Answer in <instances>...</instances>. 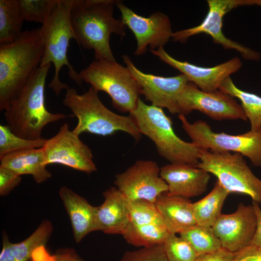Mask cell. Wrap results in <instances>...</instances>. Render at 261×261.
I'll use <instances>...</instances> for the list:
<instances>
[{"mask_svg":"<svg viewBox=\"0 0 261 261\" xmlns=\"http://www.w3.org/2000/svg\"><path fill=\"white\" fill-rule=\"evenodd\" d=\"M160 59L184 74L189 82L205 92L218 90L224 80L237 72L242 63L239 58L234 57L228 61L212 67H203L186 61L175 59L169 55L163 47L150 49Z\"/></svg>","mask_w":261,"mask_h":261,"instance_id":"e0dca14e","label":"cell"},{"mask_svg":"<svg viewBox=\"0 0 261 261\" xmlns=\"http://www.w3.org/2000/svg\"><path fill=\"white\" fill-rule=\"evenodd\" d=\"M163 245L169 261H195L198 256L188 241L175 234L170 233Z\"/></svg>","mask_w":261,"mask_h":261,"instance_id":"1f68e13d","label":"cell"},{"mask_svg":"<svg viewBox=\"0 0 261 261\" xmlns=\"http://www.w3.org/2000/svg\"><path fill=\"white\" fill-rule=\"evenodd\" d=\"M44 52L40 28L23 31L14 42L0 45V110L22 91L40 66Z\"/></svg>","mask_w":261,"mask_h":261,"instance_id":"7a4b0ae2","label":"cell"},{"mask_svg":"<svg viewBox=\"0 0 261 261\" xmlns=\"http://www.w3.org/2000/svg\"><path fill=\"white\" fill-rule=\"evenodd\" d=\"M53 229L50 221L44 220L29 237L17 243L11 242L7 233L3 232L0 261H28L38 247L45 245Z\"/></svg>","mask_w":261,"mask_h":261,"instance_id":"603a6c76","label":"cell"},{"mask_svg":"<svg viewBox=\"0 0 261 261\" xmlns=\"http://www.w3.org/2000/svg\"><path fill=\"white\" fill-rule=\"evenodd\" d=\"M170 234L165 225L150 224L135 226L129 223L122 235L130 245L148 247L163 245Z\"/></svg>","mask_w":261,"mask_h":261,"instance_id":"484cf974","label":"cell"},{"mask_svg":"<svg viewBox=\"0 0 261 261\" xmlns=\"http://www.w3.org/2000/svg\"><path fill=\"white\" fill-rule=\"evenodd\" d=\"M46 139L29 140L21 138L11 130L8 125H0V159L12 152L41 148Z\"/></svg>","mask_w":261,"mask_h":261,"instance_id":"f546056e","label":"cell"},{"mask_svg":"<svg viewBox=\"0 0 261 261\" xmlns=\"http://www.w3.org/2000/svg\"><path fill=\"white\" fill-rule=\"evenodd\" d=\"M102 195L103 202L96 207L98 231L122 235L130 223L128 200L116 187H110Z\"/></svg>","mask_w":261,"mask_h":261,"instance_id":"d6986e66","label":"cell"},{"mask_svg":"<svg viewBox=\"0 0 261 261\" xmlns=\"http://www.w3.org/2000/svg\"><path fill=\"white\" fill-rule=\"evenodd\" d=\"M234 252L224 248L208 253L199 255L195 261H233Z\"/></svg>","mask_w":261,"mask_h":261,"instance_id":"8d00e7d4","label":"cell"},{"mask_svg":"<svg viewBox=\"0 0 261 261\" xmlns=\"http://www.w3.org/2000/svg\"><path fill=\"white\" fill-rule=\"evenodd\" d=\"M32 261H85L72 248H59L55 254L50 255L45 248V246L38 247L33 253Z\"/></svg>","mask_w":261,"mask_h":261,"instance_id":"836d02e7","label":"cell"},{"mask_svg":"<svg viewBox=\"0 0 261 261\" xmlns=\"http://www.w3.org/2000/svg\"><path fill=\"white\" fill-rule=\"evenodd\" d=\"M79 74L82 81L109 95L119 111L130 113L136 108L141 88L127 67L116 61L95 59Z\"/></svg>","mask_w":261,"mask_h":261,"instance_id":"52a82bcc","label":"cell"},{"mask_svg":"<svg viewBox=\"0 0 261 261\" xmlns=\"http://www.w3.org/2000/svg\"><path fill=\"white\" fill-rule=\"evenodd\" d=\"M128 208L129 223L131 225L159 224L165 225L155 203L144 200H128Z\"/></svg>","mask_w":261,"mask_h":261,"instance_id":"f1b7e54d","label":"cell"},{"mask_svg":"<svg viewBox=\"0 0 261 261\" xmlns=\"http://www.w3.org/2000/svg\"><path fill=\"white\" fill-rule=\"evenodd\" d=\"M114 0H74L71 23L76 41L85 49H93L95 59L116 61L109 41L112 34L124 37L126 28L121 19L113 16Z\"/></svg>","mask_w":261,"mask_h":261,"instance_id":"6da1fadb","label":"cell"},{"mask_svg":"<svg viewBox=\"0 0 261 261\" xmlns=\"http://www.w3.org/2000/svg\"><path fill=\"white\" fill-rule=\"evenodd\" d=\"M252 204L254 206L257 217V227L250 244L261 246V209L258 203L252 202Z\"/></svg>","mask_w":261,"mask_h":261,"instance_id":"74e56055","label":"cell"},{"mask_svg":"<svg viewBox=\"0 0 261 261\" xmlns=\"http://www.w3.org/2000/svg\"><path fill=\"white\" fill-rule=\"evenodd\" d=\"M157 163L138 160L125 171L116 175L114 184L130 201L146 200L155 203L168 192V185L160 176Z\"/></svg>","mask_w":261,"mask_h":261,"instance_id":"7c38bea8","label":"cell"},{"mask_svg":"<svg viewBox=\"0 0 261 261\" xmlns=\"http://www.w3.org/2000/svg\"><path fill=\"white\" fill-rule=\"evenodd\" d=\"M124 62L141 88V93L152 105L166 108L172 114H178V97L188 80L183 74L162 77L145 73L139 70L127 55L122 56Z\"/></svg>","mask_w":261,"mask_h":261,"instance_id":"9a60e30c","label":"cell"},{"mask_svg":"<svg viewBox=\"0 0 261 261\" xmlns=\"http://www.w3.org/2000/svg\"><path fill=\"white\" fill-rule=\"evenodd\" d=\"M256 227L253 205L240 203L234 213L221 214L212 228L221 247L235 252L250 244Z\"/></svg>","mask_w":261,"mask_h":261,"instance_id":"2e32d148","label":"cell"},{"mask_svg":"<svg viewBox=\"0 0 261 261\" xmlns=\"http://www.w3.org/2000/svg\"><path fill=\"white\" fill-rule=\"evenodd\" d=\"M195 249L198 256L215 251L221 247L212 227L196 224L179 233Z\"/></svg>","mask_w":261,"mask_h":261,"instance_id":"83f0119b","label":"cell"},{"mask_svg":"<svg viewBox=\"0 0 261 261\" xmlns=\"http://www.w3.org/2000/svg\"><path fill=\"white\" fill-rule=\"evenodd\" d=\"M22 180L21 175L12 170L0 166V195H8Z\"/></svg>","mask_w":261,"mask_h":261,"instance_id":"e575fe53","label":"cell"},{"mask_svg":"<svg viewBox=\"0 0 261 261\" xmlns=\"http://www.w3.org/2000/svg\"><path fill=\"white\" fill-rule=\"evenodd\" d=\"M178 117L191 142L200 148L217 153H238L248 158L254 166H261V128L234 135L215 132L204 121L191 123L184 115L179 114Z\"/></svg>","mask_w":261,"mask_h":261,"instance_id":"9c48e42d","label":"cell"},{"mask_svg":"<svg viewBox=\"0 0 261 261\" xmlns=\"http://www.w3.org/2000/svg\"><path fill=\"white\" fill-rule=\"evenodd\" d=\"M160 176L168 185V193L185 198L203 194L210 175L206 171L187 163H171L160 169Z\"/></svg>","mask_w":261,"mask_h":261,"instance_id":"ac0fdd59","label":"cell"},{"mask_svg":"<svg viewBox=\"0 0 261 261\" xmlns=\"http://www.w3.org/2000/svg\"><path fill=\"white\" fill-rule=\"evenodd\" d=\"M196 166L214 175L230 193L247 195L261 205V180L253 173L242 154L202 149Z\"/></svg>","mask_w":261,"mask_h":261,"instance_id":"ba28073f","label":"cell"},{"mask_svg":"<svg viewBox=\"0 0 261 261\" xmlns=\"http://www.w3.org/2000/svg\"><path fill=\"white\" fill-rule=\"evenodd\" d=\"M208 10L202 22L195 27L173 32L174 41L185 43L192 36L201 33L210 35L214 43L225 49L238 51L246 60L259 61V52L227 38L222 31L223 17L232 9L242 6H261V0H207Z\"/></svg>","mask_w":261,"mask_h":261,"instance_id":"30bf717a","label":"cell"},{"mask_svg":"<svg viewBox=\"0 0 261 261\" xmlns=\"http://www.w3.org/2000/svg\"><path fill=\"white\" fill-rule=\"evenodd\" d=\"M141 134L155 144L159 154L171 163L197 165L201 148L182 140L175 133L173 123L161 108L145 104L140 98L130 113Z\"/></svg>","mask_w":261,"mask_h":261,"instance_id":"5b68a950","label":"cell"},{"mask_svg":"<svg viewBox=\"0 0 261 261\" xmlns=\"http://www.w3.org/2000/svg\"><path fill=\"white\" fill-rule=\"evenodd\" d=\"M58 0H18L24 21L43 24L52 12Z\"/></svg>","mask_w":261,"mask_h":261,"instance_id":"4dcf8cb0","label":"cell"},{"mask_svg":"<svg viewBox=\"0 0 261 261\" xmlns=\"http://www.w3.org/2000/svg\"><path fill=\"white\" fill-rule=\"evenodd\" d=\"M169 232L180 233L196 224L193 203L188 198L165 192L155 203Z\"/></svg>","mask_w":261,"mask_h":261,"instance_id":"44dd1931","label":"cell"},{"mask_svg":"<svg viewBox=\"0 0 261 261\" xmlns=\"http://www.w3.org/2000/svg\"><path fill=\"white\" fill-rule=\"evenodd\" d=\"M177 106L179 114L184 116L197 110L215 120L247 119L233 97L219 90L203 91L189 81L178 97Z\"/></svg>","mask_w":261,"mask_h":261,"instance_id":"8fae6325","label":"cell"},{"mask_svg":"<svg viewBox=\"0 0 261 261\" xmlns=\"http://www.w3.org/2000/svg\"><path fill=\"white\" fill-rule=\"evenodd\" d=\"M115 5L121 12L122 20L135 37V55L144 54L148 46L150 49L163 47L171 38V23L166 14L156 12L145 17L136 14L121 1L116 0Z\"/></svg>","mask_w":261,"mask_h":261,"instance_id":"5bb4252c","label":"cell"},{"mask_svg":"<svg viewBox=\"0 0 261 261\" xmlns=\"http://www.w3.org/2000/svg\"><path fill=\"white\" fill-rule=\"evenodd\" d=\"M24 19L18 0H0V44L11 43L21 35Z\"/></svg>","mask_w":261,"mask_h":261,"instance_id":"d4e9b609","label":"cell"},{"mask_svg":"<svg viewBox=\"0 0 261 261\" xmlns=\"http://www.w3.org/2000/svg\"><path fill=\"white\" fill-rule=\"evenodd\" d=\"M74 0H58L52 12L40 28L44 52L41 66L54 64L55 73L48 86L56 95L70 87L60 81L59 73L63 66L69 69L70 77L77 84L82 83L79 73L69 62L67 53L70 41L76 39L72 28L70 12Z\"/></svg>","mask_w":261,"mask_h":261,"instance_id":"8992f818","label":"cell"},{"mask_svg":"<svg viewBox=\"0 0 261 261\" xmlns=\"http://www.w3.org/2000/svg\"><path fill=\"white\" fill-rule=\"evenodd\" d=\"M59 194L69 217L76 243L89 233L98 231L96 207L66 186L60 188Z\"/></svg>","mask_w":261,"mask_h":261,"instance_id":"ffe728a7","label":"cell"},{"mask_svg":"<svg viewBox=\"0 0 261 261\" xmlns=\"http://www.w3.org/2000/svg\"><path fill=\"white\" fill-rule=\"evenodd\" d=\"M218 90L241 101V106L250 122V130L261 128V97L239 89L230 76L224 80Z\"/></svg>","mask_w":261,"mask_h":261,"instance_id":"4316f807","label":"cell"},{"mask_svg":"<svg viewBox=\"0 0 261 261\" xmlns=\"http://www.w3.org/2000/svg\"><path fill=\"white\" fill-rule=\"evenodd\" d=\"M51 66H40L22 91L4 109L8 126L21 138L42 139V131L46 125L69 116L62 113H52L46 108L45 85Z\"/></svg>","mask_w":261,"mask_h":261,"instance_id":"3957f363","label":"cell"},{"mask_svg":"<svg viewBox=\"0 0 261 261\" xmlns=\"http://www.w3.org/2000/svg\"><path fill=\"white\" fill-rule=\"evenodd\" d=\"M233 261H261V246L249 245L234 252Z\"/></svg>","mask_w":261,"mask_h":261,"instance_id":"d590c367","label":"cell"},{"mask_svg":"<svg viewBox=\"0 0 261 261\" xmlns=\"http://www.w3.org/2000/svg\"><path fill=\"white\" fill-rule=\"evenodd\" d=\"M0 166L20 175L30 174L37 183L44 182L51 176V173L46 168L43 147L12 152L0 158Z\"/></svg>","mask_w":261,"mask_h":261,"instance_id":"7402d4cb","label":"cell"},{"mask_svg":"<svg viewBox=\"0 0 261 261\" xmlns=\"http://www.w3.org/2000/svg\"><path fill=\"white\" fill-rule=\"evenodd\" d=\"M119 261H169L165 254L163 245L143 247L139 250L128 251Z\"/></svg>","mask_w":261,"mask_h":261,"instance_id":"d6a6232c","label":"cell"},{"mask_svg":"<svg viewBox=\"0 0 261 261\" xmlns=\"http://www.w3.org/2000/svg\"><path fill=\"white\" fill-rule=\"evenodd\" d=\"M42 147L47 165L60 164L87 174L97 170L91 149L70 130L67 123L54 136L46 139Z\"/></svg>","mask_w":261,"mask_h":261,"instance_id":"4fadbf2b","label":"cell"},{"mask_svg":"<svg viewBox=\"0 0 261 261\" xmlns=\"http://www.w3.org/2000/svg\"><path fill=\"white\" fill-rule=\"evenodd\" d=\"M62 102L77 118V124L72 130L77 135L88 132L107 136L122 131L136 140L141 137L133 117L130 115H119L109 110L101 101L98 91L91 86L83 94L69 87Z\"/></svg>","mask_w":261,"mask_h":261,"instance_id":"277c9868","label":"cell"},{"mask_svg":"<svg viewBox=\"0 0 261 261\" xmlns=\"http://www.w3.org/2000/svg\"><path fill=\"white\" fill-rule=\"evenodd\" d=\"M229 194L217 181L212 190L206 196L193 203L196 224L212 227L221 215L222 207Z\"/></svg>","mask_w":261,"mask_h":261,"instance_id":"cb8c5ba5","label":"cell"}]
</instances>
